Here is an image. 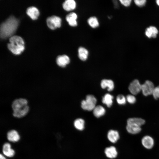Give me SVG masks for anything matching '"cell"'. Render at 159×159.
<instances>
[{"label":"cell","mask_w":159,"mask_h":159,"mask_svg":"<svg viewBox=\"0 0 159 159\" xmlns=\"http://www.w3.org/2000/svg\"><path fill=\"white\" fill-rule=\"evenodd\" d=\"M88 52L85 48L80 47L78 49V56L81 60L84 61L86 60L88 57Z\"/></svg>","instance_id":"cell-20"},{"label":"cell","mask_w":159,"mask_h":159,"mask_svg":"<svg viewBox=\"0 0 159 159\" xmlns=\"http://www.w3.org/2000/svg\"><path fill=\"white\" fill-rule=\"evenodd\" d=\"M46 22L48 26L51 29H55L61 26V19L56 16H52L48 17Z\"/></svg>","instance_id":"cell-5"},{"label":"cell","mask_w":159,"mask_h":159,"mask_svg":"<svg viewBox=\"0 0 159 159\" xmlns=\"http://www.w3.org/2000/svg\"><path fill=\"white\" fill-rule=\"evenodd\" d=\"M155 87L152 82L149 80L146 81L141 85V90L143 95L147 96L152 94Z\"/></svg>","instance_id":"cell-6"},{"label":"cell","mask_w":159,"mask_h":159,"mask_svg":"<svg viewBox=\"0 0 159 159\" xmlns=\"http://www.w3.org/2000/svg\"><path fill=\"white\" fill-rule=\"evenodd\" d=\"M0 159H6V158L3 155L1 154L0 155Z\"/></svg>","instance_id":"cell-31"},{"label":"cell","mask_w":159,"mask_h":159,"mask_svg":"<svg viewBox=\"0 0 159 159\" xmlns=\"http://www.w3.org/2000/svg\"><path fill=\"white\" fill-rule=\"evenodd\" d=\"M18 24L17 19L13 16L9 17L1 24L0 37L5 39L11 36L16 31Z\"/></svg>","instance_id":"cell-1"},{"label":"cell","mask_w":159,"mask_h":159,"mask_svg":"<svg viewBox=\"0 0 159 159\" xmlns=\"http://www.w3.org/2000/svg\"><path fill=\"white\" fill-rule=\"evenodd\" d=\"M113 97L109 94H106L102 98V103L107 105V107H110L112 104Z\"/></svg>","instance_id":"cell-23"},{"label":"cell","mask_w":159,"mask_h":159,"mask_svg":"<svg viewBox=\"0 0 159 159\" xmlns=\"http://www.w3.org/2000/svg\"><path fill=\"white\" fill-rule=\"evenodd\" d=\"M10 43L7 44L9 49L16 55L20 54L24 50V42L20 36L15 35L11 37L9 39Z\"/></svg>","instance_id":"cell-3"},{"label":"cell","mask_w":159,"mask_h":159,"mask_svg":"<svg viewBox=\"0 0 159 159\" xmlns=\"http://www.w3.org/2000/svg\"><path fill=\"white\" fill-rule=\"evenodd\" d=\"M2 151L4 155L8 157H13L15 153L14 150L11 148V145L8 143H5L4 144Z\"/></svg>","instance_id":"cell-10"},{"label":"cell","mask_w":159,"mask_h":159,"mask_svg":"<svg viewBox=\"0 0 159 159\" xmlns=\"http://www.w3.org/2000/svg\"><path fill=\"white\" fill-rule=\"evenodd\" d=\"M89 25L93 28H96L99 26V23L97 18L95 16L90 17L87 20Z\"/></svg>","instance_id":"cell-25"},{"label":"cell","mask_w":159,"mask_h":159,"mask_svg":"<svg viewBox=\"0 0 159 159\" xmlns=\"http://www.w3.org/2000/svg\"><path fill=\"white\" fill-rule=\"evenodd\" d=\"M77 18V14L74 12H72L66 16V19L69 25L72 26H75L77 25L76 19Z\"/></svg>","instance_id":"cell-15"},{"label":"cell","mask_w":159,"mask_h":159,"mask_svg":"<svg viewBox=\"0 0 159 159\" xmlns=\"http://www.w3.org/2000/svg\"><path fill=\"white\" fill-rule=\"evenodd\" d=\"M126 129L128 133L132 134H138L141 130V127L128 125L126 126Z\"/></svg>","instance_id":"cell-22"},{"label":"cell","mask_w":159,"mask_h":159,"mask_svg":"<svg viewBox=\"0 0 159 159\" xmlns=\"http://www.w3.org/2000/svg\"><path fill=\"white\" fill-rule=\"evenodd\" d=\"M134 1L135 4L137 6L142 7L145 4L146 1L145 0H135Z\"/></svg>","instance_id":"cell-29"},{"label":"cell","mask_w":159,"mask_h":159,"mask_svg":"<svg viewBox=\"0 0 159 159\" xmlns=\"http://www.w3.org/2000/svg\"><path fill=\"white\" fill-rule=\"evenodd\" d=\"M116 100L117 103L120 105H123L125 104L126 98L122 95H118L116 98Z\"/></svg>","instance_id":"cell-26"},{"label":"cell","mask_w":159,"mask_h":159,"mask_svg":"<svg viewBox=\"0 0 159 159\" xmlns=\"http://www.w3.org/2000/svg\"><path fill=\"white\" fill-rule=\"evenodd\" d=\"M158 33V30L155 26H151L147 28L145 31V35L148 38H155Z\"/></svg>","instance_id":"cell-14"},{"label":"cell","mask_w":159,"mask_h":159,"mask_svg":"<svg viewBox=\"0 0 159 159\" xmlns=\"http://www.w3.org/2000/svg\"><path fill=\"white\" fill-rule=\"evenodd\" d=\"M101 86L103 89L107 88V90L109 91L112 90L114 88V85L113 81L110 80H102L101 83Z\"/></svg>","instance_id":"cell-19"},{"label":"cell","mask_w":159,"mask_h":159,"mask_svg":"<svg viewBox=\"0 0 159 159\" xmlns=\"http://www.w3.org/2000/svg\"><path fill=\"white\" fill-rule=\"evenodd\" d=\"M156 2L157 5L159 6V0H156Z\"/></svg>","instance_id":"cell-32"},{"label":"cell","mask_w":159,"mask_h":159,"mask_svg":"<svg viewBox=\"0 0 159 159\" xmlns=\"http://www.w3.org/2000/svg\"><path fill=\"white\" fill-rule=\"evenodd\" d=\"M141 85L138 80H135L130 84L129 90L132 95H136L141 90Z\"/></svg>","instance_id":"cell-7"},{"label":"cell","mask_w":159,"mask_h":159,"mask_svg":"<svg viewBox=\"0 0 159 159\" xmlns=\"http://www.w3.org/2000/svg\"><path fill=\"white\" fill-rule=\"evenodd\" d=\"M27 14L33 20L37 19L39 15V11L36 7L31 6L28 7L26 10Z\"/></svg>","instance_id":"cell-12"},{"label":"cell","mask_w":159,"mask_h":159,"mask_svg":"<svg viewBox=\"0 0 159 159\" xmlns=\"http://www.w3.org/2000/svg\"><path fill=\"white\" fill-rule=\"evenodd\" d=\"M85 121L81 118L76 119L74 122V125L77 130H82L84 128Z\"/></svg>","instance_id":"cell-24"},{"label":"cell","mask_w":159,"mask_h":159,"mask_svg":"<svg viewBox=\"0 0 159 159\" xmlns=\"http://www.w3.org/2000/svg\"><path fill=\"white\" fill-rule=\"evenodd\" d=\"M56 61L59 66L64 67L69 63L70 59L69 57L66 55H59L57 57Z\"/></svg>","instance_id":"cell-9"},{"label":"cell","mask_w":159,"mask_h":159,"mask_svg":"<svg viewBox=\"0 0 159 159\" xmlns=\"http://www.w3.org/2000/svg\"><path fill=\"white\" fill-rule=\"evenodd\" d=\"M105 112V108L102 106L97 105L93 110V113L97 117H99L104 115Z\"/></svg>","instance_id":"cell-21"},{"label":"cell","mask_w":159,"mask_h":159,"mask_svg":"<svg viewBox=\"0 0 159 159\" xmlns=\"http://www.w3.org/2000/svg\"><path fill=\"white\" fill-rule=\"evenodd\" d=\"M145 123V120L140 118H131L127 120V125H133L141 127Z\"/></svg>","instance_id":"cell-13"},{"label":"cell","mask_w":159,"mask_h":159,"mask_svg":"<svg viewBox=\"0 0 159 159\" xmlns=\"http://www.w3.org/2000/svg\"><path fill=\"white\" fill-rule=\"evenodd\" d=\"M97 100L93 95H88L85 100H83L81 103L82 108L84 110L88 111L93 110L95 107Z\"/></svg>","instance_id":"cell-4"},{"label":"cell","mask_w":159,"mask_h":159,"mask_svg":"<svg viewBox=\"0 0 159 159\" xmlns=\"http://www.w3.org/2000/svg\"><path fill=\"white\" fill-rule=\"evenodd\" d=\"M7 138L9 141L15 142L19 141L20 139V136L16 130H13L8 132Z\"/></svg>","instance_id":"cell-11"},{"label":"cell","mask_w":159,"mask_h":159,"mask_svg":"<svg viewBox=\"0 0 159 159\" xmlns=\"http://www.w3.org/2000/svg\"><path fill=\"white\" fill-rule=\"evenodd\" d=\"M107 137L109 140L113 143H116L119 138V135L116 130H110L108 132Z\"/></svg>","instance_id":"cell-16"},{"label":"cell","mask_w":159,"mask_h":159,"mask_svg":"<svg viewBox=\"0 0 159 159\" xmlns=\"http://www.w3.org/2000/svg\"><path fill=\"white\" fill-rule=\"evenodd\" d=\"M126 99L129 103L131 104L134 103L136 101L135 97L132 95H128L126 96Z\"/></svg>","instance_id":"cell-27"},{"label":"cell","mask_w":159,"mask_h":159,"mask_svg":"<svg viewBox=\"0 0 159 159\" xmlns=\"http://www.w3.org/2000/svg\"><path fill=\"white\" fill-rule=\"evenodd\" d=\"M152 95L155 99L159 98V86L155 87Z\"/></svg>","instance_id":"cell-28"},{"label":"cell","mask_w":159,"mask_h":159,"mask_svg":"<svg viewBox=\"0 0 159 159\" xmlns=\"http://www.w3.org/2000/svg\"><path fill=\"white\" fill-rule=\"evenodd\" d=\"M141 143L145 148L150 149L153 148L154 144L153 139L149 135L144 136L141 140Z\"/></svg>","instance_id":"cell-8"},{"label":"cell","mask_w":159,"mask_h":159,"mask_svg":"<svg viewBox=\"0 0 159 159\" xmlns=\"http://www.w3.org/2000/svg\"><path fill=\"white\" fill-rule=\"evenodd\" d=\"M76 3L74 0H66L62 4L63 9L67 11L74 10L76 8Z\"/></svg>","instance_id":"cell-18"},{"label":"cell","mask_w":159,"mask_h":159,"mask_svg":"<svg viewBox=\"0 0 159 159\" xmlns=\"http://www.w3.org/2000/svg\"><path fill=\"white\" fill-rule=\"evenodd\" d=\"M120 1L121 4L124 6L127 7L129 6L131 3V0H120Z\"/></svg>","instance_id":"cell-30"},{"label":"cell","mask_w":159,"mask_h":159,"mask_svg":"<svg viewBox=\"0 0 159 159\" xmlns=\"http://www.w3.org/2000/svg\"><path fill=\"white\" fill-rule=\"evenodd\" d=\"M27 100L23 98L15 100L11 105L13 116L17 118H21L26 115L29 110Z\"/></svg>","instance_id":"cell-2"},{"label":"cell","mask_w":159,"mask_h":159,"mask_svg":"<svg viewBox=\"0 0 159 159\" xmlns=\"http://www.w3.org/2000/svg\"><path fill=\"white\" fill-rule=\"evenodd\" d=\"M105 153L107 157L110 158H115L117 155V150L116 148L113 146L106 148Z\"/></svg>","instance_id":"cell-17"}]
</instances>
